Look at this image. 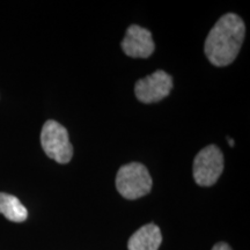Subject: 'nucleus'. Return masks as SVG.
Returning a JSON list of instances; mask_svg holds the SVG:
<instances>
[{"mask_svg": "<svg viewBox=\"0 0 250 250\" xmlns=\"http://www.w3.org/2000/svg\"><path fill=\"white\" fill-rule=\"evenodd\" d=\"M245 35L246 26L239 15H223L206 37V57L215 66H227L239 55Z\"/></svg>", "mask_w": 250, "mask_h": 250, "instance_id": "obj_1", "label": "nucleus"}, {"mask_svg": "<svg viewBox=\"0 0 250 250\" xmlns=\"http://www.w3.org/2000/svg\"><path fill=\"white\" fill-rule=\"evenodd\" d=\"M227 139H228V143H229L230 147H233V146H234V140L230 139V138H227Z\"/></svg>", "mask_w": 250, "mask_h": 250, "instance_id": "obj_10", "label": "nucleus"}, {"mask_svg": "<svg viewBox=\"0 0 250 250\" xmlns=\"http://www.w3.org/2000/svg\"><path fill=\"white\" fill-rule=\"evenodd\" d=\"M152 34L146 28L132 24L127 28L126 35L122 41V49L129 57L147 58L154 51Z\"/></svg>", "mask_w": 250, "mask_h": 250, "instance_id": "obj_6", "label": "nucleus"}, {"mask_svg": "<svg viewBox=\"0 0 250 250\" xmlns=\"http://www.w3.org/2000/svg\"><path fill=\"white\" fill-rule=\"evenodd\" d=\"M193 179L201 187H211L224 170V155L215 145H208L196 155L193 161Z\"/></svg>", "mask_w": 250, "mask_h": 250, "instance_id": "obj_4", "label": "nucleus"}, {"mask_svg": "<svg viewBox=\"0 0 250 250\" xmlns=\"http://www.w3.org/2000/svg\"><path fill=\"white\" fill-rule=\"evenodd\" d=\"M212 250H232V248H230V247L228 246L227 243L219 242V243H217V245H214V247L212 248Z\"/></svg>", "mask_w": 250, "mask_h": 250, "instance_id": "obj_9", "label": "nucleus"}, {"mask_svg": "<svg viewBox=\"0 0 250 250\" xmlns=\"http://www.w3.org/2000/svg\"><path fill=\"white\" fill-rule=\"evenodd\" d=\"M41 144L45 154L58 164H67L73 156L68 132L58 122L50 120L45 122L41 131Z\"/></svg>", "mask_w": 250, "mask_h": 250, "instance_id": "obj_3", "label": "nucleus"}, {"mask_svg": "<svg viewBox=\"0 0 250 250\" xmlns=\"http://www.w3.org/2000/svg\"><path fill=\"white\" fill-rule=\"evenodd\" d=\"M171 88H173V78L165 71L158 70L137 81L134 93L140 102L154 103L169 95Z\"/></svg>", "mask_w": 250, "mask_h": 250, "instance_id": "obj_5", "label": "nucleus"}, {"mask_svg": "<svg viewBox=\"0 0 250 250\" xmlns=\"http://www.w3.org/2000/svg\"><path fill=\"white\" fill-rule=\"evenodd\" d=\"M152 177L147 168L139 162H131L123 166L116 176L118 192L126 199H138L151 191Z\"/></svg>", "mask_w": 250, "mask_h": 250, "instance_id": "obj_2", "label": "nucleus"}, {"mask_svg": "<svg viewBox=\"0 0 250 250\" xmlns=\"http://www.w3.org/2000/svg\"><path fill=\"white\" fill-rule=\"evenodd\" d=\"M0 213L14 223H22L28 217V211L17 197L0 192Z\"/></svg>", "mask_w": 250, "mask_h": 250, "instance_id": "obj_8", "label": "nucleus"}, {"mask_svg": "<svg viewBox=\"0 0 250 250\" xmlns=\"http://www.w3.org/2000/svg\"><path fill=\"white\" fill-rule=\"evenodd\" d=\"M162 242L160 228L154 224L140 227L127 242L129 250H158Z\"/></svg>", "mask_w": 250, "mask_h": 250, "instance_id": "obj_7", "label": "nucleus"}]
</instances>
